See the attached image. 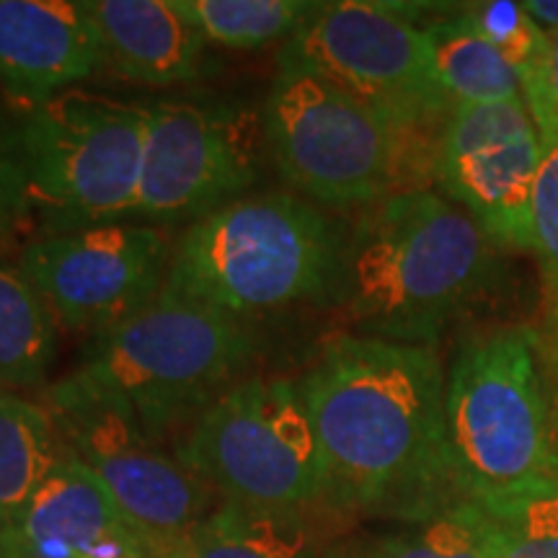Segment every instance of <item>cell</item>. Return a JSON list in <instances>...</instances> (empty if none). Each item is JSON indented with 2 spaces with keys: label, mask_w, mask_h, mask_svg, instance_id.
I'll return each mask as SVG.
<instances>
[{
  "label": "cell",
  "mask_w": 558,
  "mask_h": 558,
  "mask_svg": "<svg viewBox=\"0 0 558 558\" xmlns=\"http://www.w3.org/2000/svg\"><path fill=\"white\" fill-rule=\"evenodd\" d=\"M435 347L339 333L298 380L320 463L318 505L418 522L463 501Z\"/></svg>",
  "instance_id": "obj_1"
},
{
  "label": "cell",
  "mask_w": 558,
  "mask_h": 558,
  "mask_svg": "<svg viewBox=\"0 0 558 558\" xmlns=\"http://www.w3.org/2000/svg\"><path fill=\"white\" fill-rule=\"evenodd\" d=\"M497 248L463 207L416 186L362 209L333 295L360 337L435 347L492 288Z\"/></svg>",
  "instance_id": "obj_2"
},
{
  "label": "cell",
  "mask_w": 558,
  "mask_h": 558,
  "mask_svg": "<svg viewBox=\"0 0 558 558\" xmlns=\"http://www.w3.org/2000/svg\"><path fill=\"white\" fill-rule=\"evenodd\" d=\"M148 107L70 88L24 117L0 148V215L65 235L137 213Z\"/></svg>",
  "instance_id": "obj_3"
},
{
  "label": "cell",
  "mask_w": 558,
  "mask_h": 558,
  "mask_svg": "<svg viewBox=\"0 0 558 558\" xmlns=\"http://www.w3.org/2000/svg\"><path fill=\"white\" fill-rule=\"evenodd\" d=\"M341 248L313 202L251 194L181 230L163 292L239 320L288 311L337 292Z\"/></svg>",
  "instance_id": "obj_4"
},
{
  "label": "cell",
  "mask_w": 558,
  "mask_h": 558,
  "mask_svg": "<svg viewBox=\"0 0 558 558\" xmlns=\"http://www.w3.org/2000/svg\"><path fill=\"white\" fill-rule=\"evenodd\" d=\"M460 499L486 501L558 476L554 399L535 326H499L460 344L445 378Z\"/></svg>",
  "instance_id": "obj_5"
},
{
  "label": "cell",
  "mask_w": 558,
  "mask_h": 558,
  "mask_svg": "<svg viewBox=\"0 0 558 558\" xmlns=\"http://www.w3.org/2000/svg\"><path fill=\"white\" fill-rule=\"evenodd\" d=\"M262 124L279 177L324 207H373L427 186L424 177L435 166L437 140L401 128L305 70H277Z\"/></svg>",
  "instance_id": "obj_6"
},
{
  "label": "cell",
  "mask_w": 558,
  "mask_h": 558,
  "mask_svg": "<svg viewBox=\"0 0 558 558\" xmlns=\"http://www.w3.org/2000/svg\"><path fill=\"white\" fill-rule=\"evenodd\" d=\"M254 354L246 320L160 292L135 318L94 337L68 378L120 403L163 442L243 380Z\"/></svg>",
  "instance_id": "obj_7"
},
{
  "label": "cell",
  "mask_w": 558,
  "mask_h": 558,
  "mask_svg": "<svg viewBox=\"0 0 558 558\" xmlns=\"http://www.w3.org/2000/svg\"><path fill=\"white\" fill-rule=\"evenodd\" d=\"M173 456L230 505L303 514L320 499L316 432L298 380H239L181 432Z\"/></svg>",
  "instance_id": "obj_8"
},
{
  "label": "cell",
  "mask_w": 558,
  "mask_h": 558,
  "mask_svg": "<svg viewBox=\"0 0 558 558\" xmlns=\"http://www.w3.org/2000/svg\"><path fill=\"white\" fill-rule=\"evenodd\" d=\"M277 62L279 70L320 75L401 128L432 140L456 107L439 83L427 32L399 5L313 3Z\"/></svg>",
  "instance_id": "obj_9"
},
{
  "label": "cell",
  "mask_w": 558,
  "mask_h": 558,
  "mask_svg": "<svg viewBox=\"0 0 558 558\" xmlns=\"http://www.w3.org/2000/svg\"><path fill=\"white\" fill-rule=\"evenodd\" d=\"M62 445L101 481L158 558L202 525L220 497L120 403L62 378L45 390Z\"/></svg>",
  "instance_id": "obj_10"
},
{
  "label": "cell",
  "mask_w": 558,
  "mask_h": 558,
  "mask_svg": "<svg viewBox=\"0 0 558 558\" xmlns=\"http://www.w3.org/2000/svg\"><path fill=\"white\" fill-rule=\"evenodd\" d=\"M264 153L262 111L246 104H148L135 218L153 228L194 226L259 181Z\"/></svg>",
  "instance_id": "obj_11"
},
{
  "label": "cell",
  "mask_w": 558,
  "mask_h": 558,
  "mask_svg": "<svg viewBox=\"0 0 558 558\" xmlns=\"http://www.w3.org/2000/svg\"><path fill=\"white\" fill-rule=\"evenodd\" d=\"M171 254L163 228L107 222L26 241L16 264L65 329L101 337L156 303Z\"/></svg>",
  "instance_id": "obj_12"
},
{
  "label": "cell",
  "mask_w": 558,
  "mask_h": 558,
  "mask_svg": "<svg viewBox=\"0 0 558 558\" xmlns=\"http://www.w3.org/2000/svg\"><path fill=\"white\" fill-rule=\"evenodd\" d=\"M543 140L525 101L456 104L435 143L432 177L499 248L533 251Z\"/></svg>",
  "instance_id": "obj_13"
},
{
  "label": "cell",
  "mask_w": 558,
  "mask_h": 558,
  "mask_svg": "<svg viewBox=\"0 0 558 558\" xmlns=\"http://www.w3.org/2000/svg\"><path fill=\"white\" fill-rule=\"evenodd\" d=\"M0 558H158L99 478L62 445L50 476L0 522Z\"/></svg>",
  "instance_id": "obj_14"
},
{
  "label": "cell",
  "mask_w": 558,
  "mask_h": 558,
  "mask_svg": "<svg viewBox=\"0 0 558 558\" xmlns=\"http://www.w3.org/2000/svg\"><path fill=\"white\" fill-rule=\"evenodd\" d=\"M101 68L86 0H0V90L24 117Z\"/></svg>",
  "instance_id": "obj_15"
},
{
  "label": "cell",
  "mask_w": 558,
  "mask_h": 558,
  "mask_svg": "<svg viewBox=\"0 0 558 558\" xmlns=\"http://www.w3.org/2000/svg\"><path fill=\"white\" fill-rule=\"evenodd\" d=\"M104 68L143 86H184L213 68L209 45L173 0H86Z\"/></svg>",
  "instance_id": "obj_16"
},
{
  "label": "cell",
  "mask_w": 558,
  "mask_h": 558,
  "mask_svg": "<svg viewBox=\"0 0 558 558\" xmlns=\"http://www.w3.org/2000/svg\"><path fill=\"white\" fill-rule=\"evenodd\" d=\"M58 349L54 316L19 264L0 256V388L37 390Z\"/></svg>",
  "instance_id": "obj_17"
},
{
  "label": "cell",
  "mask_w": 558,
  "mask_h": 558,
  "mask_svg": "<svg viewBox=\"0 0 558 558\" xmlns=\"http://www.w3.org/2000/svg\"><path fill=\"white\" fill-rule=\"evenodd\" d=\"M163 558H313L303 514L220 501Z\"/></svg>",
  "instance_id": "obj_18"
},
{
  "label": "cell",
  "mask_w": 558,
  "mask_h": 558,
  "mask_svg": "<svg viewBox=\"0 0 558 558\" xmlns=\"http://www.w3.org/2000/svg\"><path fill=\"white\" fill-rule=\"evenodd\" d=\"M439 83L452 104H507L522 99V83L505 54L456 11L424 26Z\"/></svg>",
  "instance_id": "obj_19"
},
{
  "label": "cell",
  "mask_w": 558,
  "mask_h": 558,
  "mask_svg": "<svg viewBox=\"0 0 558 558\" xmlns=\"http://www.w3.org/2000/svg\"><path fill=\"white\" fill-rule=\"evenodd\" d=\"M62 456V439L45 403L0 390V522L9 520Z\"/></svg>",
  "instance_id": "obj_20"
},
{
  "label": "cell",
  "mask_w": 558,
  "mask_h": 558,
  "mask_svg": "<svg viewBox=\"0 0 558 558\" xmlns=\"http://www.w3.org/2000/svg\"><path fill=\"white\" fill-rule=\"evenodd\" d=\"M333 558H494L492 527L484 509L463 499L427 520L349 543Z\"/></svg>",
  "instance_id": "obj_21"
},
{
  "label": "cell",
  "mask_w": 558,
  "mask_h": 558,
  "mask_svg": "<svg viewBox=\"0 0 558 558\" xmlns=\"http://www.w3.org/2000/svg\"><path fill=\"white\" fill-rule=\"evenodd\" d=\"M173 5L207 45L226 50H259L271 41H288L313 9L303 0H173Z\"/></svg>",
  "instance_id": "obj_22"
},
{
  "label": "cell",
  "mask_w": 558,
  "mask_h": 558,
  "mask_svg": "<svg viewBox=\"0 0 558 558\" xmlns=\"http://www.w3.org/2000/svg\"><path fill=\"white\" fill-rule=\"evenodd\" d=\"M476 505L492 527L494 558H558V476Z\"/></svg>",
  "instance_id": "obj_23"
},
{
  "label": "cell",
  "mask_w": 558,
  "mask_h": 558,
  "mask_svg": "<svg viewBox=\"0 0 558 558\" xmlns=\"http://www.w3.org/2000/svg\"><path fill=\"white\" fill-rule=\"evenodd\" d=\"M533 254L541 271L543 362L558 360V143L543 145V166L533 197Z\"/></svg>",
  "instance_id": "obj_24"
},
{
  "label": "cell",
  "mask_w": 558,
  "mask_h": 558,
  "mask_svg": "<svg viewBox=\"0 0 558 558\" xmlns=\"http://www.w3.org/2000/svg\"><path fill=\"white\" fill-rule=\"evenodd\" d=\"M481 37L492 41L514 68L522 83V96L533 86L548 47V32H543L522 3L512 0H484L469 3L458 11Z\"/></svg>",
  "instance_id": "obj_25"
},
{
  "label": "cell",
  "mask_w": 558,
  "mask_h": 558,
  "mask_svg": "<svg viewBox=\"0 0 558 558\" xmlns=\"http://www.w3.org/2000/svg\"><path fill=\"white\" fill-rule=\"evenodd\" d=\"M522 99L541 132L543 145L558 143V29L548 32L546 58Z\"/></svg>",
  "instance_id": "obj_26"
},
{
  "label": "cell",
  "mask_w": 558,
  "mask_h": 558,
  "mask_svg": "<svg viewBox=\"0 0 558 558\" xmlns=\"http://www.w3.org/2000/svg\"><path fill=\"white\" fill-rule=\"evenodd\" d=\"M522 9L530 13V19L541 26L543 32L558 29V0H527Z\"/></svg>",
  "instance_id": "obj_27"
},
{
  "label": "cell",
  "mask_w": 558,
  "mask_h": 558,
  "mask_svg": "<svg viewBox=\"0 0 558 558\" xmlns=\"http://www.w3.org/2000/svg\"><path fill=\"white\" fill-rule=\"evenodd\" d=\"M546 375L550 386V399H554V414H556V429H558V360L546 362Z\"/></svg>",
  "instance_id": "obj_28"
}]
</instances>
